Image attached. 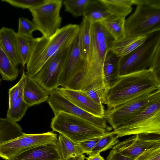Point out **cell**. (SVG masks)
<instances>
[{"instance_id": "6", "label": "cell", "mask_w": 160, "mask_h": 160, "mask_svg": "<svg viewBox=\"0 0 160 160\" xmlns=\"http://www.w3.org/2000/svg\"><path fill=\"white\" fill-rule=\"evenodd\" d=\"M50 127L53 131L76 143L101 137L108 132L85 119L63 112L54 115Z\"/></svg>"}, {"instance_id": "15", "label": "cell", "mask_w": 160, "mask_h": 160, "mask_svg": "<svg viewBox=\"0 0 160 160\" xmlns=\"http://www.w3.org/2000/svg\"><path fill=\"white\" fill-rule=\"evenodd\" d=\"M57 88L75 105L94 116L103 118L105 110L103 105L95 102L83 91L62 87Z\"/></svg>"}, {"instance_id": "35", "label": "cell", "mask_w": 160, "mask_h": 160, "mask_svg": "<svg viewBox=\"0 0 160 160\" xmlns=\"http://www.w3.org/2000/svg\"><path fill=\"white\" fill-rule=\"evenodd\" d=\"M37 30L32 22L22 17L18 19V34L32 36V32Z\"/></svg>"}, {"instance_id": "8", "label": "cell", "mask_w": 160, "mask_h": 160, "mask_svg": "<svg viewBox=\"0 0 160 160\" xmlns=\"http://www.w3.org/2000/svg\"><path fill=\"white\" fill-rule=\"evenodd\" d=\"M119 138L140 133L160 134V98L142 112L113 130Z\"/></svg>"}, {"instance_id": "37", "label": "cell", "mask_w": 160, "mask_h": 160, "mask_svg": "<svg viewBox=\"0 0 160 160\" xmlns=\"http://www.w3.org/2000/svg\"><path fill=\"white\" fill-rule=\"evenodd\" d=\"M107 160H133L123 156L119 153L112 149L107 157Z\"/></svg>"}, {"instance_id": "16", "label": "cell", "mask_w": 160, "mask_h": 160, "mask_svg": "<svg viewBox=\"0 0 160 160\" xmlns=\"http://www.w3.org/2000/svg\"><path fill=\"white\" fill-rule=\"evenodd\" d=\"M22 95L25 102L31 107L48 100L49 93L44 89L33 77L26 74Z\"/></svg>"}, {"instance_id": "13", "label": "cell", "mask_w": 160, "mask_h": 160, "mask_svg": "<svg viewBox=\"0 0 160 160\" xmlns=\"http://www.w3.org/2000/svg\"><path fill=\"white\" fill-rule=\"evenodd\" d=\"M160 143V134L144 133L133 135L117 143L112 148L121 154L133 160L145 149Z\"/></svg>"}, {"instance_id": "21", "label": "cell", "mask_w": 160, "mask_h": 160, "mask_svg": "<svg viewBox=\"0 0 160 160\" xmlns=\"http://www.w3.org/2000/svg\"><path fill=\"white\" fill-rule=\"evenodd\" d=\"M120 57H118L111 50L105 58L103 67L104 80L108 88L113 84L119 77Z\"/></svg>"}, {"instance_id": "4", "label": "cell", "mask_w": 160, "mask_h": 160, "mask_svg": "<svg viewBox=\"0 0 160 160\" xmlns=\"http://www.w3.org/2000/svg\"><path fill=\"white\" fill-rule=\"evenodd\" d=\"M148 69L152 70L160 78V31L148 35L141 46L120 57L119 76Z\"/></svg>"}, {"instance_id": "27", "label": "cell", "mask_w": 160, "mask_h": 160, "mask_svg": "<svg viewBox=\"0 0 160 160\" xmlns=\"http://www.w3.org/2000/svg\"><path fill=\"white\" fill-rule=\"evenodd\" d=\"M19 71L0 47V74L3 80L12 81L18 77Z\"/></svg>"}, {"instance_id": "29", "label": "cell", "mask_w": 160, "mask_h": 160, "mask_svg": "<svg viewBox=\"0 0 160 160\" xmlns=\"http://www.w3.org/2000/svg\"><path fill=\"white\" fill-rule=\"evenodd\" d=\"M29 107L24 101L22 94L8 107L7 118L12 121L17 122L22 119Z\"/></svg>"}, {"instance_id": "22", "label": "cell", "mask_w": 160, "mask_h": 160, "mask_svg": "<svg viewBox=\"0 0 160 160\" xmlns=\"http://www.w3.org/2000/svg\"><path fill=\"white\" fill-rule=\"evenodd\" d=\"M82 16L83 18L93 23L106 20L112 15L98 0H91L87 5Z\"/></svg>"}, {"instance_id": "12", "label": "cell", "mask_w": 160, "mask_h": 160, "mask_svg": "<svg viewBox=\"0 0 160 160\" xmlns=\"http://www.w3.org/2000/svg\"><path fill=\"white\" fill-rule=\"evenodd\" d=\"M48 103L54 115L63 112L80 117L97 126L110 132L112 128L104 118L94 116L79 108L68 100L57 88L49 93Z\"/></svg>"}, {"instance_id": "32", "label": "cell", "mask_w": 160, "mask_h": 160, "mask_svg": "<svg viewBox=\"0 0 160 160\" xmlns=\"http://www.w3.org/2000/svg\"><path fill=\"white\" fill-rule=\"evenodd\" d=\"M49 0H2L12 6L23 9H28L37 7L43 5Z\"/></svg>"}, {"instance_id": "18", "label": "cell", "mask_w": 160, "mask_h": 160, "mask_svg": "<svg viewBox=\"0 0 160 160\" xmlns=\"http://www.w3.org/2000/svg\"><path fill=\"white\" fill-rule=\"evenodd\" d=\"M16 34L12 28L3 27L0 29V47L18 67L21 62L17 49Z\"/></svg>"}, {"instance_id": "11", "label": "cell", "mask_w": 160, "mask_h": 160, "mask_svg": "<svg viewBox=\"0 0 160 160\" xmlns=\"http://www.w3.org/2000/svg\"><path fill=\"white\" fill-rule=\"evenodd\" d=\"M62 4V0H49L43 5L29 9L32 22L43 36L50 37L60 28L62 18L60 13Z\"/></svg>"}, {"instance_id": "9", "label": "cell", "mask_w": 160, "mask_h": 160, "mask_svg": "<svg viewBox=\"0 0 160 160\" xmlns=\"http://www.w3.org/2000/svg\"><path fill=\"white\" fill-rule=\"evenodd\" d=\"M58 140L53 131L37 134H23L16 138L0 143V158L13 160L22 153L43 146L55 145Z\"/></svg>"}, {"instance_id": "7", "label": "cell", "mask_w": 160, "mask_h": 160, "mask_svg": "<svg viewBox=\"0 0 160 160\" xmlns=\"http://www.w3.org/2000/svg\"><path fill=\"white\" fill-rule=\"evenodd\" d=\"M160 98V89L147 92L105 110L103 118L114 129L144 111Z\"/></svg>"}, {"instance_id": "30", "label": "cell", "mask_w": 160, "mask_h": 160, "mask_svg": "<svg viewBox=\"0 0 160 160\" xmlns=\"http://www.w3.org/2000/svg\"><path fill=\"white\" fill-rule=\"evenodd\" d=\"M118 137L113 131L107 132L98 141L89 155H93L112 148L119 142Z\"/></svg>"}, {"instance_id": "3", "label": "cell", "mask_w": 160, "mask_h": 160, "mask_svg": "<svg viewBox=\"0 0 160 160\" xmlns=\"http://www.w3.org/2000/svg\"><path fill=\"white\" fill-rule=\"evenodd\" d=\"M79 29V25L69 24L60 28L50 37L36 38L32 53L26 64V74L34 77L49 58L76 38Z\"/></svg>"}, {"instance_id": "20", "label": "cell", "mask_w": 160, "mask_h": 160, "mask_svg": "<svg viewBox=\"0 0 160 160\" xmlns=\"http://www.w3.org/2000/svg\"><path fill=\"white\" fill-rule=\"evenodd\" d=\"M148 36H126L120 41H114L111 50L118 57L126 56L142 44Z\"/></svg>"}, {"instance_id": "24", "label": "cell", "mask_w": 160, "mask_h": 160, "mask_svg": "<svg viewBox=\"0 0 160 160\" xmlns=\"http://www.w3.org/2000/svg\"><path fill=\"white\" fill-rule=\"evenodd\" d=\"M35 41L33 36L16 34L18 52L23 67L27 63L32 53Z\"/></svg>"}, {"instance_id": "38", "label": "cell", "mask_w": 160, "mask_h": 160, "mask_svg": "<svg viewBox=\"0 0 160 160\" xmlns=\"http://www.w3.org/2000/svg\"><path fill=\"white\" fill-rule=\"evenodd\" d=\"M86 160H105L104 158L98 153L93 155H90L86 158Z\"/></svg>"}, {"instance_id": "28", "label": "cell", "mask_w": 160, "mask_h": 160, "mask_svg": "<svg viewBox=\"0 0 160 160\" xmlns=\"http://www.w3.org/2000/svg\"><path fill=\"white\" fill-rule=\"evenodd\" d=\"M91 23L84 18L79 25V47L82 57L86 60L91 42L90 29Z\"/></svg>"}, {"instance_id": "23", "label": "cell", "mask_w": 160, "mask_h": 160, "mask_svg": "<svg viewBox=\"0 0 160 160\" xmlns=\"http://www.w3.org/2000/svg\"><path fill=\"white\" fill-rule=\"evenodd\" d=\"M112 15L125 18L132 10L134 0H98Z\"/></svg>"}, {"instance_id": "36", "label": "cell", "mask_w": 160, "mask_h": 160, "mask_svg": "<svg viewBox=\"0 0 160 160\" xmlns=\"http://www.w3.org/2000/svg\"><path fill=\"white\" fill-rule=\"evenodd\" d=\"M101 137L85 140L78 143L83 153L89 155Z\"/></svg>"}, {"instance_id": "26", "label": "cell", "mask_w": 160, "mask_h": 160, "mask_svg": "<svg viewBox=\"0 0 160 160\" xmlns=\"http://www.w3.org/2000/svg\"><path fill=\"white\" fill-rule=\"evenodd\" d=\"M21 126L7 117L0 118V143L16 138L23 133Z\"/></svg>"}, {"instance_id": "19", "label": "cell", "mask_w": 160, "mask_h": 160, "mask_svg": "<svg viewBox=\"0 0 160 160\" xmlns=\"http://www.w3.org/2000/svg\"><path fill=\"white\" fill-rule=\"evenodd\" d=\"M55 144L32 148L22 153L13 160H61Z\"/></svg>"}, {"instance_id": "39", "label": "cell", "mask_w": 160, "mask_h": 160, "mask_svg": "<svg viewBox=\"0 0 160 160\" xmlns=\"http://www.w3.org/2000/svg\"><path fill=\"white\" fill-rule=\"evenodd\" d=\"M1 81V79L0 78V83Z\"/></svg>"}, {"instance_id": "2", "label": "cell", "mask_w": 160, "mask_h": 160, "mask_svg": "<svg viewBox=\"0 0 160 160\" xmlns=\"http://www.w3.org/2000/svg\"><path fill=\"white\" fill-rule=\"evenodd\" d=\"M91 42L85 69L80 75V81L84 85L104 80L103 67L107 54L114 40L100 22L91 23Z\"/></svg>"}, {"instance_id": "31", "label": "cell", "mask_w": 160, "mask_h": 160, "mask_svg": "<svg viewBox=\"0 0 160 160\" xmlns=\"http://www.w3.org/2000/svg\"><path fill=\"white\" fill-rule=\"evenodd\" d=\"M91 0H64L62 4L65 11L74 17L83 15L85 9Z\"/></svg>"}, {"instance_id": "1", "label": "cell", "mask_w": 160, "mask_h": 160, "mask_svg": "<svg viewBox=\"0 0 160 160\" xmlns=\"http://www.w3.org/2000/svg\"><path fill=\"white\" fill-rule=\"evenodd\" d=\"M160 89V79L151 69L119 76L108 88L104 104L115 107L147 92Z\"/></svg>"}, {"instance_id": "34", "label": "cell", "mask_w": 160, "mask_h": 160, "mask_svg": "<svg viewBox=\"0 0 160 160\" xmlns=\"http://www.w3.org/2000/svg\"><path fill=\"white\" fill-rule=\"evenodd\" d=\"M133 160H160V143L146 149Z\"/></svg>"}, {"instance_id": "17", "label": "cell", "mask_w": 160, "mask_h": 160, "mask_svg": "<svg viewBox=\"0 0 160 160\" xmlns=\"http://www.w3.org/2000/svg\"><path fill=\"white\" fill-rule=\"evenodd\" d=\"M55 145L61 160H86L78 143L62 135H59Z\"/></svg>"}, {"instance_id": "5", "label": "cell", "mask_w": 160, "mask_h": 160, "mask_svg": "<svg viewBox=\"0 0 160 160\" xmlns=\"http://www.w3.org/2000/svg\"><path fill=\"white\" fill-rule=\"evenodd\" d=\"M136 8L125 20L126 36L148 35L160 31V0H134Z\"/></svg>"}, {"instance_id": "14", "label": "cell", "mask_w": 160, "mask_h": 160, "mask_svg": "<svg viewBox=\"0 0 160 160\" xmlns=\"http://www.w3.org/2000/svg\"><path fill=\"white\" fill-rule=\"evenodd\" d=\"M86 65V60L83 59L81 55L78 32L71 52L62 70L59 81V85L62 88H65L75 75L85 69Z\"/></svg>"}, {"instance_id": "25", "label": "cell", "mask_w": 160, "mask_h": 160, "mask_svg": "<svg viewBox=\"0 0 160 160\" xmlns=\"http://www.w3.org/2000/svg\"><path fill=\"white\" fill-rule=\"evenodd\" d=\"M125 18L112 15L108 19L100 22L115 41H120L126 37Z\"/></svg>"}, {"instance_id": "33", "label": "cell", "mask_w": 160, "mask_h": 160, "mask_svg": "<svg viewBox=\"0 0 160 160\" xmlns=\"http://www.w3.org/2000/svg\"><path fill=\"white\" fill-rule=\"evenodd\" d=\"M26 76V74L23 70L19 80L15 85L9 89V107L10 106L20 95L22 94Z\"/></svg>"}, {"instance_id": "10", "label": "cell", "mask_w": 160, "mask_h": 160, "mask_svg": "<svg viewBox=\"0 0 160 160\" xmlns=\"http://www.w3.org/2000/svg\"><path fill=\"white\" fill-rule=\"evenodd\" d=\"M76 39L60 48L45 62L33 77L35 80L49 93L59 86V81L62 70L71 52Z\"/></svg>"}]
</instances>
